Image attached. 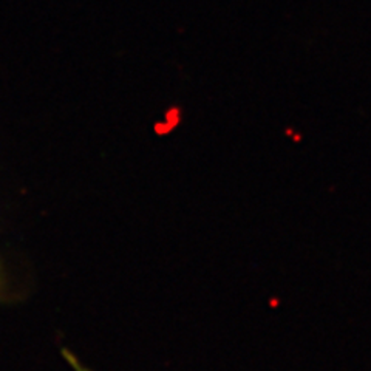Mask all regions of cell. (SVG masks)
I'll list each match as a JSON object with an SVG mask.
<instances>
[{
    "label": "cell",
    "instance_id": "cell-1",
    "mask_svg": "<svg viewBox=\"0 0 371 371\" xmlns=\"http://www.w3.org/2000/svg\"><path fill=\"white\" fill-rule=\"evenodd\" d=\"M62 354H64L65 360L70 363V366H71L75 371H91L90 368H85L84 365H81V362L78 360V357H76L75 354H71L68 350H64V351H62Z\"/></svg>",
    "mask_w": 371,
    "mask_h": 371
}]
</instances>
